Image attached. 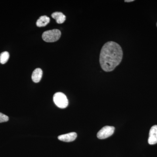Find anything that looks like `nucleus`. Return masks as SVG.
<instances>
[{"instance_id":"f257e3e1","label":"nucleus","mask_w":157,"mask_h":157,"mask_svg":"<svg viewBox=\"0 0 157 157\" xmlns=\"http://www.w3.org/2000/svg\"><path fill=\"white\" fill-rule=\"evenodd\" d=\"M123 58V51L116 42L110 41L105 43L101 49L100 63L105 72L113 71L120 64Z\"/></svg>"},{"instance_id":"f03ea898","label":"nucleus","mask_w":157,"mask_h":157,"mask_svg":"<svg viewBox=\"0 0 157 157\" xmlns=\"http://www.w3.org/2000/svg\"><path fill=\"white\" fill-rule=\"evenodd\" d=\"M61 35V33L60 31L55 29L45 31L42 34V38L45 42H55L59 39Z\"/></svg>"},{"instance_id":"7ed1b4c3","label":"nucleus","mask_w":157,"mask_h":157,"mask_svg":"<svg viewBox=\"0 0 157 157\" xmlns=\"http://www.w3.org/2000/svg\"><path fill=\"white\" fill-rule=\"evenodd\" d=\"M53 101L58 107L62 109L67 107L69 102L67 98L63 93L58 92L56 93L53 96Z\"/></svg>"},{"instance_id":"20e7f679","label":"nucleus","mask_w":157,"mask_h":157,"mask_svg":"<svg viewBox=\"0 0 157 157\" xmlns=\"http://www.w3.org/2000/svg\"><path fill=\"white\" fill-rule=\"evenodd\" d=\"M115 130L114 127L106 126L103 127L97 134V137L100 139H106L112 136Z\"/></svg>"},{"instance_id":"39448f33","label":"nucleus","mask_w":157,"mask_h":157,"mask_svg":"<svg viewBox=\"0 0 157 157\" xmlns=\"http://www.w3.org/2000/svg\"><path fill=\"white\" fill-rule=\"evenodd\" d=\"M148 143L151 145L157 143V125L153 126L150 130Z\"/></svg>"},{"instance_id":"423d86ee","label":"nucleus","mask_w":157,"mask_h":157,"mask_svg":"<svg viewBox=\"0 0 157 157\" xmlns=\"http://www.w3.org/2000/svg\"><path fill=\"white\" fill-rule=\"evenodd\" d=\"M77 137V134L76 132H71L68 134L60 135L58 139L64 142H69L74 141Z\"/></svg>"},{"instance_id":"0eeeda50","label":"nucleus","mask_w":157,"mask_h":157,"mask_svg":"<svg viewBox=\"0 0 157 157\" xmlns=\"http://www.w3.org/2000/svg\"><path fill=\"white\" fill-rule=\"evenodd\" d=\"M42 76V71L40 68H37L34 70L32 74V79L34 82H39L41 80Z\"/></svg>"},{"instance_id":"6e6552de","label":"nucleus","mask_w":157,"mask_h":157,"mask_svg":"<svg viewBox=\"0 0 157 157\" xmlns=\"http://www.w3.org/2000/svg\"><path fill=\"white\" fill-rule=\"evenodd\" d=\"M52 17L55 19L57 23L58 24L63 23L66 19V16L60 12H54L52 14Z\"/></svg>"},{"instance_id":"1a4fd4ad","label":"nucleus","mask_w":157,"mask_h":157,"mask_svg":"<svg viewBox=\"0 0 157 157\" xmlns=\"http://www.w3.org/2000/svg\"><path fill=\"white\" fill-rule=\"evenodd\" d=\"M50 21V18L47 17L46 15L41 16L38 19L36 22L37 26L41 27L45 26L49 23Z\"/></svg>"},{"instance_id":"9d476101","label":"nucleus","mask_w":157,"mask_h":157,"mask_svg":"<svg viewBox=\"0 0 157 157\" xmlns=\"http://www.w3.org/2000/svg\"><path fill=\"white\" fill-rule=\"evenodd\" d=\"M10 55L8 52H4L0 54V63L2 64L6 63L8 62Z\"/></svg>"},{"instance_id":"9b49d317","label":"nucleus","mask_w":157,"mask_h":157,"mask_svg":"<svg viewBox=\"0 0 157 157\" xmlns=\"http://www.w3.org/2000/svg\"><path fill=\"white\" fill-rule=\"evenodd\" d=\"M9 120V117L2 113H0V123L6 122Z\"/></svg>"},{"instance_id":"f8f14e48","label":"nucleus","mask_w":157,"mask_h":157,"mask_svg":"<svg viewBox=\"0 0 157 157\" xmlns=\"http://www.w3.org/2000/svg\"><path fill=\"white\" fill-rule=\"evenodd\" d=\"M134 0H128H128H126V1H125V2H134Z\"/></svg>"},{"instance_id":"ddd939ff","label":"nucleus","mask_w":157,"mask_h":157,"mask_svg":"<svg viewBox=\"0 0 157 157\" xmlns=\"http://www.w3.org/2000/svg\"></svg>"}]
</instances>
